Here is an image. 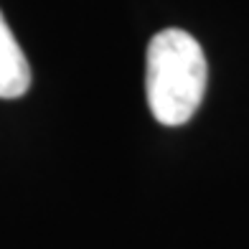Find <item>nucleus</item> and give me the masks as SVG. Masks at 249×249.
Here are the masks:
<instances>
[{"instance_id": "nucleus-1", "label": "nucleus", "mask_w": 249, "mask_h": 249, "mask_svg": "<svg viewBox=\"0 0 249 249\" xmlns=\"http://www.w3.org/2000/svg\"><path fill=\"white\" fill-rule=\"evenodd\" d=\"M206 56L201 43L180 28L160 31L150 38L145 92L153 117L176 127L196 115L206 92Z\"/></svg>"}, {"instance_id": "nucleus-2", "label": "nucleus", "mask_w": 249, "mask_h": 249, "mask_svg": "<svg viewBox=\"0 0 249 249\" xmlns=\"http://www.w3.org/2000/svg\"><path fill=\"white\" fill-rule=\"evenodd\" d=\"M31 87V66L0 13V99H18Z\"/></svg>"}]
</instances>
